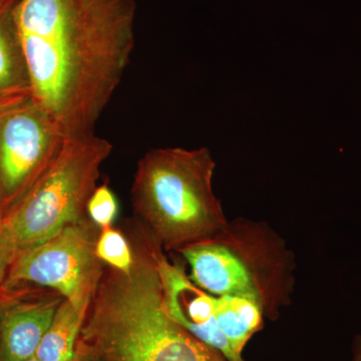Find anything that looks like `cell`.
I'll return each mask as SVG.
<instances>
[{
    "instance_id": "cell-20",
    "label": "cell",
    "mask_w": 361,
    "mask_h": 361,
    "mask_svg": "<svg viewBox=\"0 0 361 361\" xmlns=\"http://www.w3.org/2000/svg\"><path fill=\"white\" fill-rule=\"evenodd\" d=\"M26 361H42V360H39V358L35 357H35L30 358V360H28Z\"/></svg>"
},
{
    "instance_id": "cell-3",
    "label": "cell",
    "mask_w": 361,
    "mask_h": 361,
    "mask_svg": "<svg viewBox=\"0 0 361 361\" xmlns=\"http://www.w3.org/2000/svg\"><path fill=\"white\" fill-rule=\"evenodd\" d=\"M215 167L206 148L152 149L137 163L133 207L161 248L178 251L228 224L213 192Z\"/></svg>"
},
{
    "instance_id": "cell-1",
    "label": "cell",
    "mask_w": 361,
    "mask_h": 361,
    "mask_svg": "<svg viewBox=\"0 0 361 361\" xmlns=\"http://www.w3.org/2000/svg\"><path fill=\"white\" fill-rule=\"evenodd\" d=\"M135 0H20L32 99L66 139L94 134L134 51Z\"/></svg>"
},
{
    "instance_id": "cell-12",
    "label": "cell",
    "mask_w": 361,
    "mask_h": 361,
    "mask_svg": "<svg viewBox=\"0 0 361 361\" xmlns=\"http://www.w3.org/2000/svg\"><path fill=\"white\" fill-rule=\"evenodd\" d=\"M85 320L63 298L35 357L42 361H73Z\"/></svg>"
},
{
    "instance_id": "cell-15",
    "label": "cell",
    "mask_w": 361,
    "mask_h": 361,
    "mask_svg": "<svg viewBox=\"0 0 361 361\" xmlns=\"http://www.w3.org/2000/svg\"><path fill=\"white\" fill-rule=\"evenodd\" d=\"M18 249L13 234L4 220H0V291L4 288Z\"/></svg>"
},
{
    "instance_id": "cell-10",
    "label": "cell",
    "mask_w": 361,
    "mask_h": 361,
    "mask_svg": "<svg viewBox=\"0 0 361 361\" xmlns=\"http://www.w3.org/2000/svg\"><path fill=\"white\" fill-rule=\"evenodd\" d=\"M13 8L0 9V108L32 99V85Z\"/></svg>"
},
{
    "instance_id": "cell-6",
    "label": "cell",
    "mask_w": 361,
    "mask_h": 361,
    "mask_svg": "<svg viewBox=\"0 0 361 361\" xmlns=\"http://www.w3.org/2000/svg\"><path fill=\"white\" fill-rule=\"evenodd\" d=\"M99 231L101 228L87 217L44 243L18 252L4 288L13 289L21 283L49 287L68 300L85 322L104 273L96 253Z\"/></svg>"
},
{
    "instance_id": "cell-5",
    "label": "cell",
    "mask_w": 361,
    "mask_h": 361,
    "mask_svg": "<svg viewBox=\"0 0 361 361\" xmlns=\"http://www.w3.org/2000/svg\"><path fill=\"white\" fill-rule=\"evenodd\" d=\"M111 152L113 145L96 134L66 139L51 167L4 217L18 253L87 218V202Z\"/></svg>"
},
{
    "instance_id": "cell-8",
    "label": "cell",
    "mask_w": 361,
    "mask_h": 361,
    "mask_svg": "<svg viewBox=\"0 0 361 361\" xmlns=\"http://www.w3.org/2000/svg\"><path fill=\"white\" fill-rule=\"evenodd\" d=\"M157 262L164 306L169 316L197 339L219 351L228 361H239L218 326L217 296L197 286L183 267L166 258L161 247Z\"/></svg>"
},
{
    "instance_id": "cell-7",
    "label": "cell",
    "mask_w": 361,
    "mask_h": 361,
    "mask_svg": "<svg viewBox=\"0 0 361 361\" xmlns=\"http://www.w3.org/2000/svg\"><path fill=\"white\" fill-rule=\"evenodd\" d=\"M51 118L32 99L0 108V218L18 205L65 144Z\"/></svg>"
},
{
    "instance_id": "cell-16",
    "label": "cell",
    "mask_w": 361,
    "mask_h": 361,
    "mask_svg": "<svg viewBox=\"0 0 361 361\" xmlns=\"http://www.w3.org/2000/svg\"><path fill=\"white\" fill-rule=\"evenodd\" d=\"M73 361H102L82 338L78 339Z\"/></svg>"
},
{
    "instance_id": "cell-4",
    "label": "cell",
    "mask_w": 361,
    "mask_h": 361,
    "mask_svg": "<svg viewBox=\"0 0 361 361\" xmlns=\"http://www.w3.org/2000/svg\"><path fill=\"white\" fill-rule=\"evenodd\" d=\"M178 252L191 268L190 279L216 296L246 297L274 319L289 304L293 257L267 225L237 219L209 238Z\"/></svg>"
},
{
    "instance_id": "cell-2",
    "label": "cell",
    "mask_w": 361,
    "mask_h": 361,
    "mask_svg": "<svg viewBox=\"0 0 361 361\" xmlns=\"http://www.w3.org/2000/svg\"><path fill=\"white\" fill-rule=\"evenodd\" d=\"M160 244L141 232L129 273H104L80 338L102 361H228L169 316L159 275Z\"/></svg>"
},
{
    "instance_id": "cell-13",
    "label": "cell",
    "mask_w": 361,
    "mask_h": 361,
    "mask_svg": "<svg viewBox=\"0 0 361 361\" xmlns=\"http://www.w3.org/2000/svg\"><path fill=\"white\" fill-rule=\"evenodd\" d=\"M96 253L104 264L121 272L129 273L134 266L133 247L123 233L114 228L101 229L97 240Z\"/></svg>"
},
{
    "instance_id": "cell-17",
    "label": "cell",
    "mask_w": 361,
    "mask_h": 361,
    "mask_svg": "<svg viewBox=\"0 0 361 361\" xmlns=\"http://www.w3.org/2000/svg\"><path fill=\"white\" fill-rule=\"evenodd\" d=\"M23 293V291L16 290V289H1L0 291V320H1L2 314L6 308Z\"/></svg>"
},
{
    "instance_id": "cell-9",
    "label": "cell",
    "mask_w": 361,
    "mask_h": 361,
    "mask_svg": "<svg viewBox=\"0 0 361 361\" xmlns=\"http://www.w3.org/2000/svg\"><path fill=\"white\" fill-rule=\"evenodd\" d=\"M61 300L63 297L30 300L25 292L18 296L0 320V361L35 357Z\"/></svg>"
},
{
    "instance_id": "cell-11",
    "label": "cell",
    "mask_w": 361,
    "mask_h": 361,
    "mask_svg": "<svg viewBox=\"0 0 361 361\" xmlns=\"http://www.w3.org/2000/svg\"><path fill=\"white\" fill-rule=\"evenodd\" d=\"M263 311L257 303L241 296H217L216 320L233 353L244 361V348L263 326Z\"/></svg>"
},
{
    "instance_id": "cell-21",
    "label": "cell",
    "mask_w": 361,
    "mask_h": 361,
    "mask_svg": "<svg viewBox=\"0 0 361 361\" xmlns=\"http://www.w3.org/2000/svg\"><path fill=\"white\" fill-rule=\"evenodd\" d=\"M0 220H2L1 218H0Z\"/></svg>"
},
{
    "instance_id": "cell-14",
    "label": "cell",
    "mask_w": 361,
    "mask_h": 361,
    "mask_svg": "<svg viewBox=\"0 0 361 361\" xmlns=\"http://www.w3.org/2000/svg\"><path fill=\"white\" fill-rule=\"evenodd\" d=\"M118 211V201L110 187L106 184L97 187L87 205V217L92 223L101 229L111 227Z\"/></svg>"
},
{
    "instance_id": "cell-19",
    "label": "cell",
    "mask_w": 361,
    "mask_h": 361,
    "mask_svg": "<svg viewBox=\"0 0 361 361\" xmlns=\"http://www.w3.org/2000/svg\"><path fill=\"white\" fill-rule=\"evenodd\" d=\"M20 0H0V9L13 8Z\"/></svg>"
},
{
    "instance_id": "cell-18",
    "label": "cell",
    "mask_w": 361,
    "mask_h": 361,
    "mask_svg": "<svg viewBox=\"0 0 361 361\" xmlns=\"http://www.w3.org/2000/svg\"><path fill=\"white\" fill-rule=\"evenodd\" d=\"M353 361H361V334L356 337L353 344Z\"/></svg>"
}]
</instances>
